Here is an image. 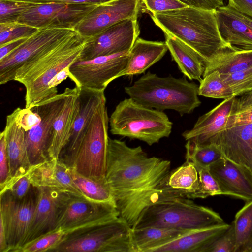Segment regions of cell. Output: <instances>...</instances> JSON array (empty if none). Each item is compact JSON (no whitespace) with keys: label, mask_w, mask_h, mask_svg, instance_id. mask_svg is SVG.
<instances>
[{"label":"cell","mask_w":252,"mask_h":252,"mask_svg":"<svg viewBox=\"0 0 252 252\" xmlns=\"http://www.w3.org/2000/svg\"><path fill=\"white\" fill-rule=\"evenodd\" d=\"M171 171L170 161L149 157L140 146L109 138L105 178L119 217L132 228L148 206L185 198L168 186Z\"/></svg>","instance_id":"1"},{"label":"cell","mask_w":252,"mask_h":252,"mask_svg":"<svg viewBox=\"0 0 252 252\" xmlns=\"http://www.w3.org/2000/svg\"><path fill=\"white\" fill-rule=\"evenodd\" d=\"M215 10L188 6L150 14L163 33L176 37L196 51L206 64L219 53L235 49L220 32Z\"/></svg>","instance_id":"2"},{"label":"cell","mask_w":252,"mask_h":252,"mask_svg":"<svg viewBox=\"0 0 252 252\" xmlns=\"http://www.w3.org/2000/svg\"><path fill=\"white\" fill-rule=\"evenodd\" d=\"M198 87L185 76L161 77L148 71L124 90L129 97L145 106L161 111L173 110L183 116L191 113L201 104Z\"/></svg>","instance_id":"3"},{"label":"cell","mask_w":252,"mask_h":252,"mask_svg":"<svg viewBox=\"0 0 252 252\" xmlns=\"http://www.w3.org/2000/svg\"><path fill=\"white\" fill-rule=\"evenodd\" d=\"M113 135L138 139L151 146L168 137L172 123L167 115L129 97L120 102L109 118Z\"/></svg>","instance_id":"4"},{"label":"cell","mask_w":252,"mask_h":252,"mask_svg":"<svg viewBox=\"0 0 252 252\" xmlns=\"http://www.w3.org/2000/svg\"><path fill=\"white\" fill-rule=\"evenodd\" d=\"M224 223L220 216L191 199L178 197L147 207L132 229L156 226L196 230Z\"/></svg>","instance_id":"5"},{"label":"cell","mask_w":252,"mask_h":252,"mask_svg":"<svg viewBox=\"0 0 252 252\" xmlns=\"http://www.w3.org/2000/svg\"><path fill=\"white\" fill-rule=\"evenodd\" d=\"M134 252L132 228L123 219L66 234L49 252Z\"/></svg>","instance_id":"6"},{"label":"cell","mask_w":252,"mask_h":252,"mask_svg":"<svg viewBox=\"0 0 252 252\" xmlns=\"http://www.w3.org/2000/svg\"><path fill=\"white\" fill-rule=\"evenodd\" d=\"M106 102L105 98L94 114L79 147L73 167L79 173L95 179L105 178L109 138Z\"/></svg>","instance_id":"7"},{"label":"cell","mask_w":252,"mask_h":252,"mask_svg":"<svg viewBox=\"0 0 252 252\" xmlns=\"http://www.w3.org/2000/svg\"><path fill=\"white\" fill-rule=\"evenodd\" d=\"M38 191V188L32 185L22 199H16L8 191L0 193V220L5 231L7 252H17L22 246L37 204Z\"/></svg>","instance_id":"8"},{"label":"cell","mask_w":252,"mask_h":252,"mask_svg":"<svg viewBox=\"0 0 252 252\" xmlns=\"http://www.w3.org/2000/svg\"><path fill=\"white\" fill-rule=\"evenodd\" d=\"M70 90V88L67 87L63 93L42 100L30 108L41 117V120L37 125L25 131L28 157L32 166L49 159L48 150L53 125L62 111Z\"/></svg>","instance_id":"9"},{"label":"cell","mask_w":252,"mask_h":252,"mask_svg":"<svg viewBox=\"0 0 252 252\" xmlns=\"http://www.w3.org/2000/svg\"><path fill=\"white\" fill-rule=\"evenodd\" d=\"M129 57L126 51L86 61L78 59L69 67V78L78 87L104 91L125 68Z\"/></svg>","instance_id":"10"},{"label":"cell","mask_w":252,"mask_h":252,"mask_svg":"<svg viewBox=\"0 0 252 252\" xmlns=\"http://www.w3.org/2000/svg\"><path fill=\"white\" fill-rule=\"evenodd\" d=\"M74 30L62 28L39 29L19 47L0 60V84L14 81L16 72L20 67L58 44Z\"/></svg>","instance_id":"11"},{"label":"cell","mask_w":252,"mask_h":252,"mask_svg":"<svg viewBox=\"0 0 252 252\" xmlns=\"http://www.w3.org/2000/svg\"><path fill=\"white\" fill-rule=\"evenodd\" d=\"M119 217L115 206L70 194L57 223L65 234L98 225Z\"/></svg>","instance_id":"12"},{"label":"cell","mask_w":252,"mask_h":252,"mask_svg":"<svg viewBox=\"0 0 252 252\" xmlns=\"http://www.w3.org/2000/svg\"><path fill=\"white\" fill-rule=\"evenodd\" d=\"M140 32L138 18L119 22L102 32L88 37L78 60L86 61L100 56L129 51Z\"/></svg>","instance_id":"13"},{"label":"cell","mask_w":252,"mask_h":252,"mask_svg":"<svg viewBox=\"0 0 252 252\" xmlns=\"http://www.w3.org/2000/svg\"><path fill=\"white\" fill-rule=\"evenodd\" d=\"M99 4H38L20 16L17 21L37 29L62 28L74 29Z\"/></svg>","instance_id":"14"},{"label":"cell","mask_w":252,"mask_h":252,"mask_svg":"<svg viewBox=\"0 0 252 252\" xmlns=\"http://www.w3.org/2000/svg\"><path fill=\"white\" fill-rule=\"evenodd\" d=\"M142 0H111L99 4L77 25L82 36H94L122 21L138 18Z\"/></svg>","instance_id":"15"},{"label":"cell","mask_w":252,"mask_h":252,"mask_svg":"<svg viewBox=\"0 0 252 252\" xmlns=\"http://www.w3.org/2000/svg\"><path fill=\"white\" fill-rule=\"evenodd\" d=\"M105 98L104 90L79 87L77 112L68 141L59 157V159L69 168L74 166L86 131L97 107Z\"/></svg>","instance_id":"16"},{"label":"cell","mask_w":252,"mask_h":252,"mask_svg":"<svg viewBox=\"0 0 252 252\" xmlns=\"http://www.w3.org/2000/svg\"><path fill=\"white\" fill-rule=\"evenodd\" d=\"M37 204L22 246L57 228L62 211L70 194L48 188H38Z\"/></svg>","instance_id":"17"},{"label":"cell","mask_w":252,"mask_h":252,"mask_svg":"<svg viewBox=\"0 0 252 252\" xmlns=\"http://www.w3.org/2000/svg\"><path fill=\"white\" fill-rule=\"evenodd\" d=\"M208 169L222 195L246 202L252 200V174L248 168L223 157L211 165Z\"/></svg>","instance_id":"18"},{"label":"cell","mask_w":252,"mask_h":252,"mask_svg":"<svg viewBox=\"0 0 252 252\" xmlns=\"http://www.w3.org/2000/svg\"><path fill=\"white\" fill-rule=\"evenodd\" d=\"M209 143L216 145L224 157L245 166L252 174V124L225 129L213 137Z\"/></svg>","instance_id":"19"},{"label":"cell","mask_w":252,"mask_h":252,"mask_svg":"<svg viewBox=\"0 0 252 252\" xmlns=\"http://www.w3.org/2000/svg\"><path fill=\"white\" fill-rule=\"evenodd\" d=\"M215 12L223 40L235 49L252 50V17L228 4L219 7Z\"/></svg>","instance_id":"20"},{"label":"cell","mask_w":252,"mask_h":252,"mask_svg":"<svg viewBox=\"0 0 252 252\" xmlns=\"http://www.w3.org/2000/svg\"><path fill=\"white\" fill-rule=\"evenodd\" d=\"M237 103L236 96L224 99L198 118L192 128L185 131L182 136L197 144H208L213 137L225 129L229 117L237 111Z\"/></svg>","instance_id":"21"},{"label":"cell","mask_w":252,"mask_h":252,"mask_svg":"<svg viewBox=\"0 0 252 252\" xmlns=\"http://www.w3.org/2000/svg\"><path fill=\"white\" fill-rule=\"evenodd\" d=\"M30 175L33 186L53 188L85 197L74 182L69 168L59 159H49L31 166Z\"/></svg>","instance_id":"22"},{"label":"cell","mask_w":252,"mask_h":252,"mask_svg":"<svg viewBox=\"0 0 252 252\" xmlns=\"http://www.w3.org/2000/svg\"><path fill=\"white\" fill-rule=\"evenodd\" d=\"M17 113L16 108L7 115L4 129L9 164V180L27 173L32 166L27 152L25 132L16 121Z\"/></svg>","instance_id":"23"},{"label":"cell","mask_w":252,"mask_h":252,"mask_svg":"<svg viewBox=\"0 0 252 252\" xmlns=\"http://www.w3.org/2000/svg\"><path fill=\"white\" fill-rule=\"evenodd\" d=\"M230 225L224 222L191 230L153 249L151 252H204L205 249L225 232Z\"/></svg>","instance_id":"24"},{"label":"cell","mask_w":252,"mask_h":252,"mask_svg":"<svg viewBox=\"0 0 252 252\" xmlns=\"http://www.w3.org/2000/svg\"><path fill=\"white\" fill-rule=\"evenodd\" d=\"M79 91V87L77 86L71 88L64 106L53 124L48 150L49 159H59L68 141L77 112Z\"/></svg>","instance_id":"25"},{"label":"cell","mask_w":252,"mask_h":252,"mask_svg":"<svg viewBox=\"0 0 252 252\" xmlns=\"http://www.w3.org/2000/svg\"><path fill=\"white\" fill-rule=\"evenodd\" d=\"M168 50L165 42L149 41L138 37L129 51L126 67L118 78L144 73L159 61Z\"/></svg>","instance_id":"26"},{"label":"cell","mask_w":252,"mask_h":252,"mask_svg":"<svg viewBox=\"0 0 252 252\" xmlns=\"http://www.w3.org/2000/svg\"><path fill=\"white\" fill-rule=\"evenodd\" d=\"M165 43L172 60L181 72L189 80L202 79L205 68L202 58L193 49L169 34L164 33Z\"/></svg>","instance_id":"27"},{"label":"cell","mask_w":252,"mask_h":252,"mask_svg":"<svg viewBox=\"0 0 252 252\" xmlns=\"http://www.w3.org/2000/svg\"><path fill=\"white\" fill-rule=\"evenodd\" d=\"M191 230H193L156 226L132 229L134 252H151L153 249Z\"/></svg>","instance_id":"28"},{"label":"cell","mask_w":252,"mask_h":252,"mask_svg":"<svg viewBox=\"0 0 252 252\" xmlns=\"http://www.w3.org/2000/svg\"><path fill=\"white\" fill-rule=\"evenodd\" d=\"M252 66V50L227 49L206 64L203 77L214 71L220 74L232 73Z\"/></svg>","instance_id":"29"},{"label":"cell","mask_w":252,"mask_h":252,"mask_svg":"<svg viewBox=\"0 0 252 252\" xmlns=\"http://www.w3.org/2000/svg\"><path fill=\"white\" fill-rule=\"evenodd\" d=\"M69 171L74 182L86 198L94 202L115 206L111 190L106 178H91L79 173L73 167L69 168Z\"/></svg>","instance_id":"30"},{"label":"cell","mask_w":252,"mask_h":252,"mask_svg":"<svg viewBox=\"0 0 252 252\" xmlns=\"http://www.w3.org/2000/svg\"><path fill=\"white\" fill-rule=\"evenodd\" d=\"M234 238V252H252V200L235 215L232 222Z\"/></svg>","instance_id":"31"},{"label":"cell","mask_w":252,"mask_h":252,"mask_svg":"<svg viewBox=\"0 0 252 252\" xmlns=\"http://www.w3.org/2000/svg\"><path fill=\"white\" fill-rule=\"evenodd\" d=\"M199 184L197 170L194 164L187 161L171 171L168 185L184 197L191 199V195L196 191Z\"/></svg>","instance_id":"32"},{"label":"cell","mask_w":252,"mask_h":252,"mask_svg":"<svg viewBox=\"0 0 252 252\" xmlns=\"http://www.w3.org/2000/svg\"><path fill=\"white\" fill-rule=\"evenodd\" d=\"M185 147L186 161L203 168H208L223 157L220 150L213 143L199 145L187 141Z\"/></svg>","instance_id":"33"},{"label":"cell","mask_w":252,"mask_h":252,"mask_svg":"<svg viewBox=\"0 0 252 252\" xmlns=\"http://www.w3.org/2000/svg\"><path fill=\"white\" fill-rule=\"evenodd\" d=\"M199 82V95L224 99L235 96L231 88L217 71L203 77Z\"/></svg>","instance_id":"34"},{"label":"cell","mask_w":252,"mask_h":252,"mask_svg":"<svg viewBox=\"0 0 252 252\" xmlns=\"http://www.w3.org/2000/svg\"><path fill=\"white\" fill-rule=\"evenodd\" d=\"M65 234L62 228L58 227L26 243L17 252H49L61 242Z\"/></svg>","instance_id":"35"},{"label":"cell","mask_w":252,"mask_h":252,"mask_svg":"<svg viewBox=\"0 0 252 252\" xmlns=\"http://www.w3.org/2000/svg\"><path fill=\"white\" fill-rule=\"evenodd\" d=\"M38 29L17 21L0 23V46L16 39L30 37Z\"/></svg>","instance_id":"36"},{"label":"cell","mask_w":252,"mask_h":252,"mask_svg":"<svg viewBox=\"0 0 252 252\" xmlns=\"http://www.w3.org/2000/svg\"><path fill=\"white\" fill-rule=\"evenodd\" d=\"M194 165L198 173L199 184L196 191L191 195V198H205L209 196L222 195L217 182L208 168Z\"/></svg>","instance_id":"37"},{"label":"cell","mask_w":252,"mask_h":252,"mask_svg":"<svg viewBox=\"0 0 252 252\" xmlns=\"http://www.w3.org/2000/svg\"><path fill=\"white\" fill-rule=\"evenodd\" d=\"M220 75L231 88L235 96L252 90V66L238 72Z\"/></svg>","instance_id":"38"},{"label":"cell","mask_w":252,"mask_h":252,"mask_svg":"<svg viewBox=\"0 0 252 252\" xmlns=\"http://www.w3.org/2000/svg\"><path fill=\"white\" fill-rule=\"evenodd\" d=\"M37 5L19 0H0V23L17 21L22 14Z\"/></svg>","instance_id":"39"},{"label":"cell","mask_w":252,"mask_h":252,"mask_svg":"<svg viewBox=\"0 0 252 252\" xmlns=\"http://www.w3.org/2000/svg\"><path fill=\"white\" fill-rule=\"evenodd\" d=\"M30 169L27 173L10 179L0 189V193L8 191L16 199L23 198L27 195L32 185L30 179Z\"/></svg>","instance_id":"40"},{"label":"cell","mask_w":252,"mask_h":252,"mask_svg":"<svg viewBox=\"0 0 252 252\" xmlns=\"http://www.w3.org/2000/svg\"><path fill=\"white\" fill-rule=\"evenodd\" d=\"M235 246L233 229L230 224L229 228L210 244L204 252H234Z\"/></svg>","instance_id":"41"},{"label":"cell","mask_w":252,"mask_h":252,"mask_svg":"<svg viewBox=\"0 0 252 252\" xmlns=\"http://www.w3.org/2000/svg\"><path fill=\"white\" fill-rule=\"evenodd\" d=\"M142 4L151 13L164 12L189 6L179 0H142Z\"/></svg>","instance_id":"42"},{"label":"cell","mask_w":252,"mask_h":252,"mask_svg":"<svg viewBox=\"0 0 252 252\" xmlns=\"http://www.w3.org/2000/svg\"><path fill=\"white\" fill-rule=\"evenodd\" d=\"M9 179V164L7 152L5 133L3 130L0 134V189Z\"/></svg>","instance_id":"43"},{"label":"cell","mask_w":252,"mask_h":252,"mask_svg":"<svg viewBox=\"0 0 252 252\" xmlns=\"http://www.w3.org/2000/svg\"><path fill=\"white\" fill-rule=\"evenodd\" d=\"M17 109L16 121L25 131L32 129L40 122V115L31 109L17 108Z\"/></svg>","instance_id":"44"},{"label":"cell","mask_w":252,"mask_h":252,"mask_svg":"<svg viewBox=\"0 0 252 252\" xmlns=\"http://www.w3.org/2000/svg\"><path fill=\"white\" fill-rule=\"evenodd\" d=\"M247 124H252V105L232 114L228 119L225 129Z\"/></svg>","instance_id":"45"},{"label":"cell","mask_w":252,"mask_h":252,"mask_svg":"<svg viewBox=\"0 0 252 252\" xmlns=\"http://www.w3.org/2000/svg\"><path fill=\"white\" fill-rule=\"evenodd\" d=\"M189 6L206 10H215L224 5V0H179Z\"/></svg>","instance_id":"46"},{"label":"cell","mask_w":252,"mask_h":252,"mask_svg":"<svg viewBox=\"0 0 252 252\" xmlns=\"http://www.w3.org/2000/svg\"><path fill=\"white\" fill-rule=\"evenodd\" d=\"M38 4L65 3L74 4H101L111 0H19Z\"/></svg>","instance_id":"47"},{"label":"cell","mask_w":252,"mask_h":252,"mask_svg":"<svg viewBox=\"0 0 252 252\" xmlns=\"http://www.w3.org/2000/svg\"><path fill=\"white\" fill-rule=\"evenodd\" d=\"M229 5L252 17V0H228Z\"/></svg>","instance_id":"48"},{"label":"cell","mask_w":252,"mask_h":252,"mask_svg":"<svg viewBox=\"0 0 252 252\" xmlns=\"http://www.w3.org/2000/svg\"><path fill=\"white\" fill-rule=\"evenodd\" d=\"M28 37L16 39L0 46V60L19 47Z\"/></svg>","instance_id":"49"},{"label":"cell","mask_w":252,"mask_h":252,"mask_svg":"<svg viewBox=\"0 0 252 252\" xmlns=\"http://www.w3.org/2000/svg\"><path fill=\"white\" fill-rule=\"evenodd\" d=\"M251 105H252V90L244 94L240 98L237 99L236 111Z\"/></svg>","instance_id":"50"},{"label":"cell","mask_w":252,"mask_h":252,"mask_svg":"<svg viewBox=\"0 0 252 252\" xmlns=\"http://www.w3.org/2000/svg\"><path fill=\"white\" fill-rule=\"evenodd\" d=\"M6 234L2 221L0 220V252H7Z\"/></svg>","instance_id":"51"}]
</instances>
